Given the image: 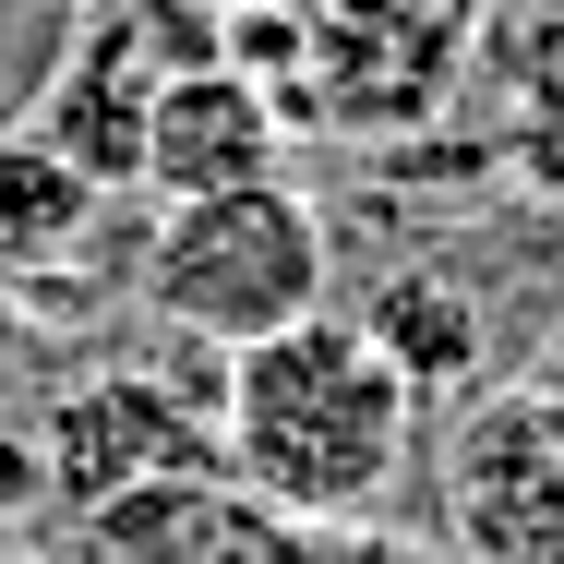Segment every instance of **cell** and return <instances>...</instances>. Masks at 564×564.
I'll list each match as a JSON object with an SVG mask.
<instances>
[{"mask_svg":"<svg viewBox=\"0 0 564 564\" xmlns=\"http://www.w3.org/2000/svg\"><path fill=\"white\" fill-rule=\"evenodd\" d=\"M217 456L264 517H372L421 456V384L348 313H301L276 337L228 348Z\"/></svg>","mask_w":564,"mask_h":564,"instance_id":"1","label":"cell"},{"mask_svg":"<svg viewBox=\"0 0 564 564\" xmlns=\"http://www.w3.org/2000/svg\"><path fill=\"white\" fill-rule=\"evenodd\" d=\"M144 313L193 348H252L301 313H325L337 289V228L301 181H240V193H193V205H156L144 228Z\"/></svg>","mask_w":564,"mask_h":564,"instance_id":"2","label":"cell"},{"mask_svg":"<svg viewBox=\"0 0 564 564\" xmlns=\"http://www.w3.org/2000/svg\"><path fill=\"white\" fill-rule=\"evenodd\" d=\"M36 456H48V505H73V517H97V505L144 492V480H181V468H228L217 384H169V372L97 360L36 409Z\"/></svg>","mask_w":564,"mask_h":564,"instance_id":"3","label":"cell"},{"mask_svg":"<svg viewBox=\"0 0 564 564\" xmlns=\"http://www.w3.org/2000/svg\"><path fill=\"white\" fill-rule=\"evenodd\" d=\"M456 564H564V397L492 384L445 433Z\"/></svg>","mask_w":564,"mask_h":564,"instance_id":"4","label":"cell"},{"mask_svg":"<svg viewBox=\"0 0 564 564\" xmlns=\"http://www.w3.org/2000/svg\"><path fill=\"white\" fill-rule=\"evenodd\" d=\"M468 0H325L301 24V120H409L456 85Z\"/></svg>","mask_w":564,"mask_h":564,"instance_id":"5","label":"cell"},{"mask_svg":"<svg viewBox=\"0 0 564 564\" xmlns=\"http://www.w3.org/2000/svg\"><path fill=\"white\" fill-rule=\"evenodd\" d=\"M156 85H169V24L144 12V0H97L85 24H73V48H61V73H48V97H36V144H61L97 193H132V169H144V120H156Z\"/></svg>","mask_w":564,"mask_h":564,"instance_id":"6","label":"cell"},{"mask_svg":"<svg viewBox=\"0 0 564 564\" xmlns=\"http://www.w3.org/2000/svg\"><path fill=\"white\" fill-rule=\"evenodd\" d=\"M289 132H301V120L276 109L228 48H193V61H169V85H156L132 193L193 205V193H240V181H289Z\"/></svg>","mask_w":564,"mask_h":564,"instance_id":"7","label":"cell"},{"mask_svg":"<svg viewBox=\"0 0 564 564\" xmlns=\"http://www.w3.org/2000/svg\"><path fill=\"white\" fill-rule=\"evenodd\" d=\"M276 517L228 480V468H181V480H144L85 517V553L97 564H264Z\"/></svg>","mask_w":564,"mask_h":564,"instance_id":"8","label":"cell"},{"mask_svg":"<svg viewBox=\"0 0 564 564\" xmlns=\"http://www.w3.org/2000/svg\"><path fill=\"white\" fill-rule=\"evenodd\" d=\"M97 217H109V193H97L61 144L0 132V289H48V276H73V252L97 240Z\"/></svg>","mask_w":564,"mask_h":564,"instance_id":"9","label":"cell"},{"mask_svg":"<svg viewBox=\"0 0 564 564\" xmlns=\"http://www.w3.org/2000/svg\"><path fill=\"white\" fill-rule=\"evenodd\" d=\"M360 337L384 348L421 397H445V384L480 372V301H468L456 276H433V264H397V276L360 301Z\"/></svg>","mask_w":564,"mask_h":564,"instance_id":"10","label":"cell"},{"mask_svg":"<svg viewBox=\"0 0 564 564\" xmlns=\"http://www.w3.org/2000/svg\"><path fill=\"white\" fill-rule=\"evenodd\" d=\"M73 24H85V12H61V0H0V132L36 120L61 48H73Z\"/></svg>","mask_w":564,"mask_h":564,"instance_id":"11","label":"cell"},{"mask_svg":"<svg viewBox=\"0 0 564 564\" xmlns=\"http://www.w3.org/2000/svg\"><path fill=\"white\" fill-rule=\"evenodd\" d=\"M264 564H456V553L409 541V529H372V517H276Z\"/></svg>","mask_w":564,"mask_h":564,"instance_id":"12","label":"cell"},{"mask_svg":"<svg viewBox=\"0 0 564 564\" xmlns=\"http://www.w3.org/2000/svg\"><path fill=\"white\" fill-rule=\"evenodd\" d=\"M36 517H48V456H36V433L0 421V564L36 541Z\"/></svg>","mask_w":564,"mask_h":564,"instance_id":"13","label":"cell"},{"mask_svg":"<svg viewBox=\"0 0 564 564\" xmlns=\"http://www.w3.org/2000/svg\"><path fill=\"white\" fill-rule=\"evenodd\" d=\"M36 337H48V325H36V301H24V289H0V421H12V409H24V384H36Z\"/></svg>","mask_w":564,"mask_h":564,"instance_id":"14","label":"cell"},{"mask_svg":"<svg viewBox=\"0 0 564 564\" xmlns=\"http://www.w3.org/2000/svg\"><path fill=\"white\" fill-rule=\"evenodd\" d=\"M529 384H541V397H564V337L541 348V360H529Z\"/></svg>","mask_w":564,"mask_h":564,"instance_id":"15","label":"cell"},{"mask_svg":"<svg viewBox=\"0 0 564 564\" xmlns=\"http://www.w3.org/2000/svg\"><path fill=\"white\" fill-rule=\"evenodd\" d=\"M61 12H97V0H61Z\"/></svg>","mask_w":564,"mask_h":564,"instance_id":"16","label":"cell"}]
</instances>
